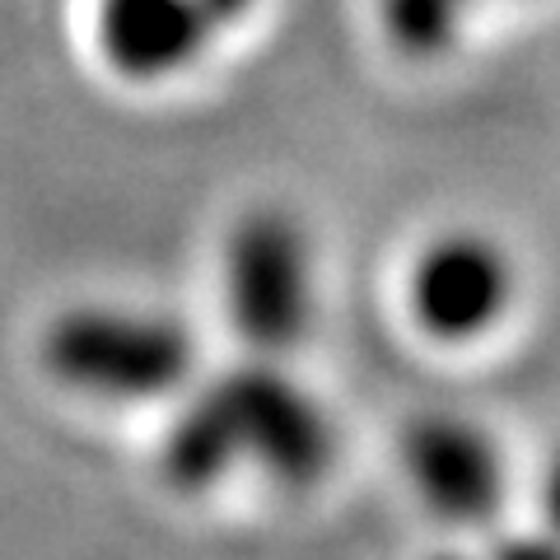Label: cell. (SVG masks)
Masks as SVG:
<instances>
[{
    "label": "cell",
    "mask_w": 560,
    "mask_h": 560,
    "mask_svg": "<svg viewBox=\"0 0 560 560\" xmlns=\"http://www.w3.org/2000/svg\"><path fill=\"white\" fill-rule=\"evenodd\" d=\"M187 0H108L103 38L127 70H164L191 47Z\"/></svg>",
    "instance_id": "8992f818"
},
{
    "label": "cell",
    "mask_w": 560,
    "mask_h": 560,
    "mask_svg": "<svg viewBox=\"0 0 560 560\" xmlns=\"http://www.w3.org/2000/svg\"><path fill=\"white\" fill-rule=\"evenodd\" d=\"M197 346L164 313L75 308L47 331V364L70 388L113 401L168 397L191 374Z\"/></svg>",
    "instance_id": "6da1fadb"
},
{
    "label": "cell",
    "mask_w": 560,
    "mask_h": 560,
    "mask_svg": "<svg viewBox=\"0 0 560 560\" xmlns=\"http://www.w3.org/2000/svg\"><path fill=\"white\" fill-rule=\"evenodd\" d=\"M206 393L230 425L238 467L253 463L280 486H313L337 458V430L327 411L294 378L267 364L224 374Z\"/></svg>",
    "instance_id": "7a4b0ae2"
},
{
    "label": "cell",
    "mask_w": 560,
    "mask_h": 560,
    "mask_svg": "<svg viewBox=\"0 0 560 560\" xmlns=\"http://www.w3.org/2000/svg\"><path fill=\"white\" fill-rule=\"evenodd\" d=\"M541 514H547V523H551V533L560 537V453L551 458V467H547V477H541Z\"/></svg>",
    "instance_id": "52a82bcc"
},
{
    "label": "cell",
    "mask_w": 560,
    "mask_h": 560,
    "mask_svg": "<svg viewBox=\"0 0 560 560\" xmlns=\"http://www.w3.org/2000/svg\"><path fill=\"white\" fill-rule=\"evenodd\" d=\"M401 467L430 514L486 523L504 504V453L467 416H420L401 434Z\"/></svg>",
    "instance_id": "3957f363"
},
{
    "label": "cell",
    "mask_w": 560,
    "mask_h": 560,
    "mask_svg": "<svg viewBox=\"0 0 560 560\" xmlns=\"http://www.w3.org/2000/svg\"><path fill=\"white\" fill-rule=\"evenodd\" d=\"M411 304L420 327L440 341H477L510 308V267L486 243H440L420 257Z\"/></svg>",
    "instance_id": "5b68a950"
},
{
    "label": "cell",
    "mask_w": 560,
    "mask_h": 560,
    "mask_svg": "<svg viewBox=\"0 0 560 560\" xmlns=\"http://www.w3.org/2000/svg\"><path fill=\"white\" fill-rule=\"evenodd\" d=\"M230 308L238 331L261 350H285L304 337L313 285L308 257L285 230H248L230 253Z\"/></svg>",
    "instance_id": "277c9868"
}]
</instances>
